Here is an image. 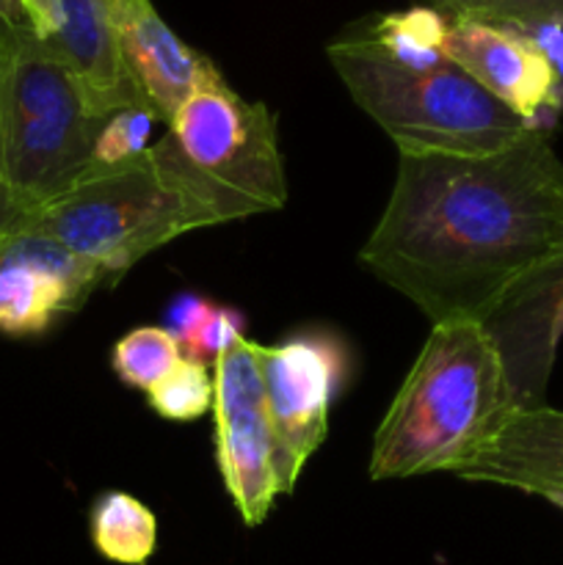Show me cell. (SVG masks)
<instances>
[{
	"label": "cell",
	"mask_w": 563,
	"mask_h": 565,
	"mask_svg": "<svg viewBox=\"0 0 563 565\" xmlns=\"http://www.w3.org/2000/svg\"><path fill=\"white\" fill-rule=\"evenodd\" d=\"M39 42L70 72L88 114L97 119L147 103L121 53L110 0H61L59 25Z\"/></svg>",
	"instance_id": "7c38bea8"
},
{
	"label": "cell",
	"mask_w": 563,
	"mask_h": 565,
	"mask_svg": "<svg viewBox=\"0 0 563 565\" xmlns=\"http://www.w3.org/2000/svg\"><path fill=\"white\" fill-rule=\"evenodd\" d=\"M147 401L158 417L171 419V423H193L213 408V375H210L208 364L185 356L149 392Z\"/></svg>",
	"instance_id": "ac0fdd59"
},
{
	"label": "cell",
	"mask_w": 563,
	"mask_h": 565,
	"mask_svg": "<svg viewBox=\"0 0 563 565\" xmlns=\"http://www.w3.org/2000/svg\"><path fill=\"white\" fill-rule=\"evenodd\" d=\"M6 64H9V33H6V22H0V246L9 241L17 224V210H14V202H11L9 174H6V138H3Z\"/></svg>",
	"instance_id": "7402d4cb"
},
{
	"label": "cell",
	"mask_w": 563,
	"mask_h": 565,
	"mask_svg": "<svg viewBox=\"0 0 563 565\" xmlns=\"http://www.w3.org/2000/svg\"><path fill=\"white\" fill-rule=\"evenodd\" d=\"M506 367L517 412L546 406V386L563 340V254L535 270L484 320Z\"/></svg>",
	"instance_id": "8fae6325"
},
{
	"label": "cell",
	"mask_w": 563,
	"mask_h": 565,
	"mask_svg": "<svg viewBox=\"0 0 563 565\" xmlns=\"http://www.w3.org/2000/svg\"><path fill=\"white\" fill-rule=\"evenodd\" d=\"M243 329H246V318H243L237 309L213 303V309L204 315V320L196 326V331L182 342V353H185L188 359H196V362L204 364L215 362L226 348H232L237 340H243Z\"/></svg>",
	"instance_id": "44dd1931"
},
{
	"label": "cell",
	"mask_w": 563,
	"mask_h": 565,
	"mask_svg": "<svg viewBox=\"0 0 563 565\" xmlns=\"http://www.w3.org/2000/svg\"><path fill=\"white\" fill-rule=\"evenodd\" d=\"M155 158L210 210L215 224L274 213L287 204L276 114L226 83L182 103Z\"/></svg>",
	"instance_id": "5b68a950"
},
{
	"label": "cell",
	"mask_w": 563,
	"mask_h": 565,
	"mask_svg": "<svg viewBox=\"0 0 563 565\" xmlns=\"http://www.w3.org/2000/svg\"><path fill=\"white\" fill-rule=\"evenodd\" d=\"M563 254V160L544 125L480 158L397 154V174L359 263L431 326L484 323Z\"/></svg>",
	"instance_id": "6da1fadb"
},
{
	"label": "cell",
	"mask_w": 563,
	"mask_h": 565,
	"mask_svg": "<svg viewBox=\"0 0 563 565\" xmlns=\"http://www.w3.org/2000/svg\"><path fill=\"white\" fill-rule=\"evenodd\" d=\"M6 174L20 224L86 174L105 119L88 114L70 72L25 22H6Z\"/></svg>",
	"instance_id": "8992f818"
},
{
	"label": "cell",
	"mask_w": 563,
	"mask_h": 565,
	"mask_svg": "<svg viewBox=\"0 0 563 565\" xmlns=\"http://www.w3.org/2000/svg\"><path fill=\"white\" fill-rule=\"evenodd\" d=\"M326 55L353 103L392 138L397 154L480 158L511 147L533 127L450 61L436 70H406L370 36L340 39Z\"/></svg>",
	"instance_id": "3957f363"
},
{
	"label": "cell",
	"mask_w": 563,
	"mask_h": 565,
	"mask_svg": "<svg viewBox=\"0 0 563 565\" xmlns=\"http://www.w3.org/2000/svg\"><path fill=\"white\" fill-rule=\"evenodd\" d=\"M92 541L105 561L147 565L158 546V519L132 494L105 491L92 508Z\"/></svg>",
	"instance_id": "9a60e30c"
},
{
	"label": "cell",
	"mask_w": 563,
	"mask_h": 565,
	"mask_svg": "<svg viewBox=\"0 0 563 565\" xmlns=\"http://www.w3.org/2000/svg\"><path fill=\"white\" fill-rule=\"evenodd\" d=\"M20 9L36 39H47L59 25L61 0H20Z\"/></svg>",
	"instance_id": "cb8c5ba5"
},
{
	"label": "cell",
	"mask_w": 563,
	"mask_h": 565,
	"mask_svg": "<svg viewBox=\"0 0 563 565\" xmlns=\"http://www.w3.org/2000/svg\"><path fill=\"white\" fill-rule=\"evenodd\" d=\"M257 362L287 480L296 486L329 434L331 403L348 379V345L331 331H301L276 345L257 342Z\"/></svg>",
	"instance_id": "ba28073f"
},
{
	"label": "cell",
	"mask_w": 563,
	"mask_h": 565,
	"mask_svg": "<svg viewBox=\"0 0 563 565\" xmlns=\"http://www.w3.org/2000/svg\"><path fill=\"white\" fill-rule=\"evenodd\" d=\"M158 121V110L149 103L127 105V108L110 114L99 127L88 169H110V166L141 158L149 149V138H152Z\"/></svg>",
	"instance_id": "d6986e66"
},
{
	"label": "cell",
	"mask_w": 563,
	"mask_h": 565,
	"mask_svg": "<svg viewBox=\"0 0 563 565\" xmlns=\"http://www.w3.org/2000/svg\"><path fill=\"white\" fill-rule=\"evenodd\" d=\"M445 14L436 9H408L397 14H384L368 33L384 55L406 70H436L447 64L445 58Z\"/></svg>",
	"instance_id": "2e32d148"
},
{
	"label": "cell",
	"mask_w": 563,
	"mask_h": 565,
	"mask_svg": "<svg viewBox=\"0 0 563 565\" xmlns=\"http://www.w3.org/2000/svg\"><path fill=\"white\" fill-rule=\"evenodd\" d=\"M215 461L246 527L268 519L276 497L290 494L279 439L268 414L257 342L237 340L213 362Z\"/></svg>",
	"instance_id": "52a82bcc"
},
{
	"label": "cell",
	"mask_w": 563,
	"mask_h": 565,
	"mask_svg": "<svg viewBox=\"0 0 563 565\" xmlns=\"http://www.w3.org/2000/svg\"><path fill=\"white\" fill-rule=\"evenodd\" d=\"M213 309V303L202 296H193V292H185V296H177L174 301L169 303V312H166V329L182 342L196 331V326L202 323L204 315Z\"/></svg>",
	"instance_id": "603a6c76"
},
{
	"label": "cell",
	"mask_w": 563,
	"mask_h": 565,
	"mask_svg": "<svg viewBox=\"0 0 563 565\" xmlns=\"http://www.w3.org/2000/svg\"><path fill=\"white\" fill-rule=\"evenodd\" d=\"M121 53L147 103L169 125L188 97L226 83L210 58L188 47L169 25L152 0H110Z\"/></svg>",
	"instance_id": "4fadbf2b"
},
{
	"label": "cell",
	"mask_w": 563,
	"mask_h": 565,
	"mask_svg": "<svg viewBox=\"0 0 563 565\" xmlns=\"http://www.w3.org/2000/svg\"><path fill=\"white\" fill-rule=\"evenodd\" d=\"M517 412L506 367L478 320L431 326L370 450V480L461 472Z\"/></svg>",
	"instance_id": "7a4b0ae2"
},
{
	"label": "cell",
	"mask_w": 563,
	"mask_h": 565,
	"mask_svg": "<svg viewBox=\"0 0 563 565\" xmlns=\"http://www.w3.org/2000/svg\"><path fill=\"white\" fill-rule=\"evenodd\" d=\"M456 475L555 502L563 497V412L550 406L513 412Z\"/></svg>",
	"instance_id": "5bb4252c"
},
{
	"label": "cell",
	"mask_w": 563,
	"mask_h": 565,
	"mask_svg": "<svg viewBox=\"0 0 563 565\" xmlns=\"http://www.w3.org/2000/svg\"><path fill=\"white\" fill-rule=\"evenodd\" d=\"M445 58L530 125L563 105V77L524 31L480 20H450Z\"/></svg>",
	"instance_id": "9c48e42d"
},
{
	"label": "cell",
	"mask_w": 563,
	"mask_h": 565,
	"mask_svg": "<svg viewBox=\"0 0 563 565\" xmlns=\"http://www.w3.org/2000/svg\"><path fill=\"white\" fill-rule=\"evenodd\" d=\"M99 285L105 276L61 243L14 232L0 246V331L42 334L61 315L81 309Z\"/></svg>",
	"instance_id": "30bf717a"
},
{
	"label": "cell",
	"mask_w": 563,
	"mask_h": 565,
	"mask_svg": "<svg viewBox=\"0 0 563 565\" xmlns=\"http://www.w3.org/2000/svg\"><path fill=\"white\" fill-rule=\"evenodd\" d=\"M436 11L453 20H480L491 25H511L519 31L555 25L563 28V0H434Z\"/></svg>",
	"instance_id": "ffe728a7"
},
{
	"label": "cell",
	"mask_w": 563,
	"mask_h": 565,
	"mask_svg": "<svg viewBox=\"0 0 563 565\" xmlns=\"http://www.w3.org/2000/svg\"><path fill=\"white\" fill-rule=\"evenodd\" d=\"M204 226H215L210 210L149 147L130 163L88 169L64 196L20 221L14 232L50 237L86 259L105 281H116L155 248Z\"/></svg>",
	"instance_id": "277c9868"
},
{
	"label": "cell",
	"mask_w": 563,
	"mask_h": 565,
	"mask_svg": "<svg viewBox=\"0 0 563 565\" xmlns=\"http://www.w3.org/2000/svg\"><path fill=\"white\" fill-rule=\"evenodd\" d=\"M0 22H25L20 0H0Z\"/></svg>",
	"instance_id": "d4e9b609"
},
{
	"label": "cell",
	"mask_w": 563,
	"mask_h": 565,
	"mask_svg": "<svg viewBox=\"0 0 563 565\" xmlns=\"http://www.w3.org/2000/svg\"><path fill=\"white\" fill-rule=\"evenodd\" d=\"M185 359L180 340L166 326H138L114 345V373L132 390L152 392Z\"/></svg>",
	"instance_id": "e0dca14e"
}]
</instances>
